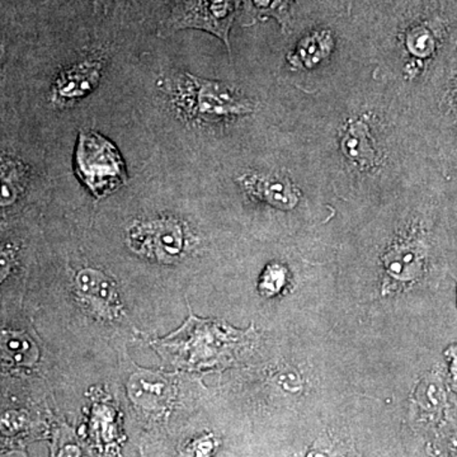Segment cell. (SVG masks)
<instances>
[{
  "instance_id": "e0dca14e",
  "label": "cell",
  "mask_w": 457,
  "mask_h": 457,
  "mask_svg": "<svg viewBox=\"0 0 457 457\" xmlns=\"http://www.w3.org/2000/svg\"><path fill=\"white\" fill-rule=\"evenodd\" d=\"M219 447V441L212 433L189 442L179 457H212Z\"/></svg>"
},
{
  "instance_id": "2e32d148",
  "label": "cell",
  "mask_w": 457,
  "mask_h": 457,
  "mask_svg": "<svg viewBox=\"0 0 457 457\" xmlns=\"http://www.w3.org/2000/svg\"><path fill=\"white\" fill-rule=\"evenodd\" d=\"M433 46H435V41L431 32L427 31L425 27H416L408 32L407 47L414 56H428L433 51Z\"/></svg>"
},
{
  "instance_id": "d6986e66",
  "label": "cell",
  "mask_w": 457,
  "mask_h": 457,
  "mask_svg": "<svg viewBox=\"0 0 457 457\" xmlns=\"http://www.w3.org/2000/svg\"><path fill=\"white\" fill-rule=\"evenodd\" d=\"M306 457H347L342 451L335 449L330 445L324 444V442H317L314 447L309 451Z\"/></svg>"
},
{
  "instance_id": "3957f363",
  "label": "cell",
  "mask_w": 457,
  "mask_h": 457,
  "mask_svg": "<svg viewBox=\"0 0 457 457\" xmlns=\"http://www.w3.org/2000/svg\"><path fill=\"white\" fill-rule=\"evenodd\" d=\"M74 168L78 179L96 197L128 180L125 163L117 147L96 131H80L75 147Z\"/></svg>"
},
{
  "instance_id": "52a82bcc",
  "label": "cell",
  "mask_w": 457,
  "mask_h": 457,
  "mask_svg": "<svg viewBox=\"0 0 457 457\" xmlns=\"http://www.w3.org/2000/svg\"><path fill=\"white\" fill-rule=\"evenodd\" d=\"M80 302L93 315L112 320L121 314L122 306L112 278L96 270H83L75 278Z\"/></svg>"
},
{
  "instance_id": "7c38bea8",
  "label": "cell",
  "mask_w": 457,
  "mask_h": 457,
  "mask_svg": "<svg viewBox=\"0 0 457 457\" xmlns=\"http://www.w3.org/2000/svg\"><path fill=\"white\" fill-rule=\"evenodd\" d=\"M341 147L345 158L357 167L362 170L375 167L378 153L369 123L362 117L348 121L342 135Z\"/></svg>"
},
{
  "instance_id": "ba28073f",
  "label": "cell",
  "mask_w": 457,
  "mask_h": 457,
  "mask_svg": "<svg viewBox=\"0 0 457 457\" xmlns=\"http://www.w3.org/2000/svg\"><path fill=\"white\" fill-rule=\"evenodd\" d=\"M425 248L416 240H400L385 253L383 293L396 290L420 278L425 264Z\"/></svg>"
},
{
  "instance_id": "9a60e30c",
  "label": "cell",
  "mask_w": 457,
  "mask_h": 457,
  "mask_svg": "<svg viewBox=\"0 0 457 457\" xmlns=\"http://www.w3.org/2000/svg\"><path fill=\"white\" fill-rule=\"evenodd\" d=\"M287 278V272L279 263H272L264 270L260 281V290L264 296H275L282 290Z\"/></svg>"
},
{
  "instance_id": "4fadbf2b",
  "label": "cell",
  "mask_w": 457,
  "mask_h": 457,
  "mask_svg": "<svg viewBox=\"0 0 457 457\" xmlns=\"http://www.w3.org/2000/svg\"><path fill=\"white\" fill-rule=\"evenodd\" d=\"M335 46L333 33L328 29L311 32L302 38L293 53L288 54V64L295 71H311L328 59Z\"/></svg>"
},
{
  "instance_id": "ffe728a7",
  "label": "cell",
  "mask_w": 457,
  "mask_h": 457,
  "mask_svg": "<svg viewBox=\"0 0 457 457\" xmlns=\"http://www.w3.org/2000/svg\"><path fill=\"white\" fill-rule=\"evenodd\" d=\"M140 457H146L145 453H144V450L140 449Z\"/></svg>"
},
{
  "instance_id": "30bf717a",
  "label": "cell",
  "mask_w": 457,
  "mask_h": 457,
  "mask_svg": "<svg viewBox=\"0 0 457 457\" xmlns=\"http://www.w3.org/2000/svg\"><path fill=\"white\" fill-rule=\"evenodd\" d=\"M129 394L144 411L161 414L170 405L173 387L163 375L140 370L129 381Z\"/></svg>"
},
{
  "instance_id": "44dd1931",
  "label": "cell",
  "mask_w": 457,
  "mask_h": 457,
  "mask_svg": "<svg viewBox=\"0 0 457 457\" xmlns=\"http://www.w3.org/2000/svg\"><path fill=\"white\" fill-rule=\"evenodd\" d=\"M99 2H101V0H99Z\"/></svg>"
},
{
  "instance_id": "7a4b0ae2",
  "label": "cell",
  "mask_w": 457,
  "mask_h": 457,
  "mask_svg": "<svg viewBox=\"0 0 457 457\" xmlns=\"http://www.w3.org/2000/svg\"><path fill=\"white\" fill-rule=\"evenodd\" d=\"M171 98L179 112L194 121H221L246 116L254 110L248 99L237 97L225 84L188 73L177 78Z\"/></svg>"
},
{
  "instance_id": "9c48e42d",
  "label": "cell",
  "mask_w": 457,
  "mask_h": 457,
  "mask_svg": "<svg viewBox=\"0 0 457 457\" xmlns=\"http://www.w3.org/2000/svg\"><path fill=\"white\" fill-rule=\"evenodd\" d=\"M240 186L249 196L276 209L293 210L300 200V191L287 177L279 174L254 173L240 177Z\"/></svg>"
},
{
  "instance_id": "277c9868",
  "label": "cell",
  "mask_w": 457,
  "mask_h": 457,
  "mask_svg": "<svg viewBox=\"0 0 457 457\" xmlns=\"http://www.w3.org/2000/svg\"><path fill=\"white\" fill-rule=\"evenodd\" d=\"M128 243L137 253L170 264L185 252V230L174 219L137 222L129 230Z\"/></svg>"
},
{
  "instance_id": "5b68a950",
  "label": "cell",
  "mask_w": 457,
  "mask_h": 457,
  "mask_svg": "<svg viewBox=\"0 0 457 457\" xmlns=\"http://www.w3.org/2000/svg\"><path fill=\"white\" fill-rule=\"evenodd\" d=\"M41 362V348L31 332L0 326V383H20L32 378Z\"/></svg>"
},
{
  "instance_id": "6da1fadb",
  "label": "cell",
  "mask_w": 457,
  "mask_h": 457,
  "mask_svg": "<svg viewBox=\"0 0 457 457\" xmlns=\"http://www.w3.org/2000/svg\"><path fill=\"white\" fill-rule=\"evenodd\" d=\"M251 329H234L222 321L189 314L176 332L152 343L165 362L174 368L204 370L230 365L253 338Z\"/></svg>"
},
{
  "instance_id": "8fae6325",
  "label": "cell",
  "mask_w": 457,
  "mask_h": 457,
  "mask_svg": "<svg viewBox=\"0 0 457 457\" xmlns=\"http://www.w3.org/2000/svg\"><path fill=\"white\" fill-rule=\"evenodd\" d=\"M102 62L97 59L84 60L62 71L56 78L54 95L59 102H74L93 92L101 80Z\"/></svg>"
},
{
  "instance_id": "8992f818",
  "label": "cell",
  "mask_w": 457,
  "mask_h": 457,
  "mask_svg": "<svg viewBox=\"0 0 457 457\" xmlns=\"http://www.w3.org/2000/svg\"><path fill=\"white\" fill-rule=\"evenodd\" d=\"M236 16V0H185L174 12L170 29H198L218 36L230 49L228 29Z\"/></svg>"
},
{
  "instance_id": "ac0fdd59",
  "label": "cell",
  "mask_w": 457,
  "mask_h": 457,
  "mask_svg": "<svg viewBox=\"0 0 457 457\" xmlns=\"http://www.w3.org/2000/svg\"><path fill=\"white\" fill-rule=\"evenodd\" d=\"M252 3L261 16L273 17L279 22L288 16L294 0H252Z\"/></svg>"
},
{
  "instance_id": "5bb4252c",
  "label": "cell",
  "mask_w": 457,
  "mask_h": 457,
  "mask_svg": "<svg viewBox=\"0 0 457 457\" xmlns=\"http://www.w3.org/2000/svg\"><path fill=\"white\" fill-rule=\"evenodd\" d=\"M25 187V173L20 165L12 162L0 163V206H11Z\"/></svg>"
}]
</instances>
